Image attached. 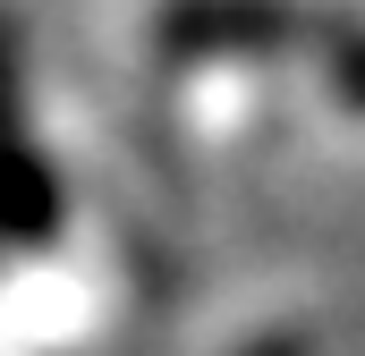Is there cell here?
I'll list each match as a JSON object with an SVG mask.
<instances>
[{"instance_id":"obj_1","label":"cell","mask_w":365,"mask_h":356,"mask_svg":"<svg viewBox=\"0 0 365 356\" xmlns=\"http://www.w3.org/2000/svg\"><path fill=\"white\" fill-rule=\"evenodd\" d=\"M306 34V17L289 0H170L162 43L179 60H255V51H289Z\"/></svg>"},{"instance_id":"obj_2","label":"cell","mask_w":365,"mask_h":356,"mask_svg":"<svg viewBox=\"0 0 365 356\" xmlns=\"http://www.w3.org/2000/svg\"><path fill=\"white\" fill-rule=\"evenodd\" d=\"M68 212V187L43 153L26 145H0V246H43Z\"/></svg>"},{"instance_id":"obj_3","label":"cell","mask_w":365,"mask_h":356,"mask_svg":"<svg viewBox=\"0 0 365 356\" xmlns=\"http://www.w3.org/2000/svg\"><path fill=\"white\" fill-rule=\"evenodd\" d=\"M0 145H17V43L0 26Z\"/></svg>"},{"instance_id":"obj_4","label":"cell","mask_w":365,"mask_h":356,"mask_svg":"<svg viewBox=\"0 0 365 356\" xmlns=\"http://www.w3.org/2000/svg\"><path fill=\"white\" fill-rule=\"evenodd\" d=\"M331 77H340V93H349V102H365V34H349V43L331 51Z\"/></svg>"}]
</instances>
